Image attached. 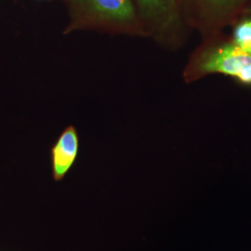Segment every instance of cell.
<instances>
[{"label":"cell","instance_id":"obj_7","mask_svg":"<svg viewBox=\"0 0 251 251\" xmlns=\"http://www.w3.org/2000/svg\"></svg>","mask_w":251,"mask_h":251},{"label":"cell","instance_id":"obj_6","mask_svg":"<svg viewBox=\"0 0 251 251\" xmlns=\"http://www.w3.org/2000/svg\"><path fill=\"white\" fill-rule=\"evenodd\" d=\"M217 1H222V2H224V1H233V0H217Z\"/></svg>","mask_w":251,"mask_h":251},{"label":"cell","instance_id":"obj_5","mask_svg":"<svg viewBox=\"0 0 251 251\" xmlns=\"http://www.w3.org/2000/svg\"><path fill=\"white\" fill-rule=\"evenodd\" d=\"M234 44L239 46L251 55V20L244 21L235 27L233 32Z\"/></svg>","mask_w":251,"mask_h":251},{"label":"cell","instance_id":"obj_1","mask_svg":"<svg viewBox=\"0 0 251 251\" xmlns=\"http://www.w3.org/2000/svg\"><path fill=\"white\" fill-rule=\"evenodd\" d=\"M200 68L203 72L220 73L251 84V55L236 44L223 46L207 54Z\"/></svg>","mask_w":251,"mask_h":251},{"label":"cell","instance_id":"obj_3","mask_svg":"<svg viewBox=\"0 0 251 251\" xmlns=\"http://www.w3.org/2000/svg\"><path fill=\"white\" fill-rule=\"evenodd\" d=\"M91 14L112 22L125 23L134 18L131 0H78Z\"/></svg>","mask_w":251,"mask_h":251},{"label":"cell","instance_id":"obj_2","mask_svg":"<svg viewBox=\"0 0 251 251\" xmlns=\"http://www.w3.org/2000/svg\"><path fill=\"white\" fill-rule=\"evenodd\" d=\"M78 152V136L74 126L67 127L51 150L52 174L56 180L64 178L75 161Z\"/></svg>","mask_w":251,"mask_h":251},{"label":"cell","instance_id":"obj_4","mask_svg":"<svg viewBox=\"0 0 251 251\" xmlns=\"http://www.w3.org/2000/svg\"><path fill=\"white\" fill-rule=\"evenodd\" d=\"M144 14L148 17L164 15L171 9V0H138Z\"/></svg>","mask_w":251,"mask_h":251}]
</instances>
